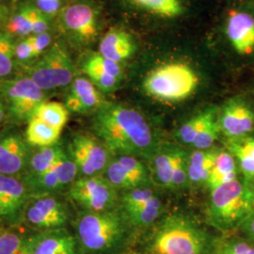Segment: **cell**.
<instances>
[{
    "instance_id": "6da1fadb",
    "label": "cell",
    "mask_w": 254,
    "mask_h": 254,
    "mask_svg": "<svg viewBox=\"0 0 254 254\" xmlns=\"http://www.w3.org/2000/svg\"><path fill=\"white\" fill-rule=\"evenodd\" d=\"M92 128L110 153L152 160L159 145L143 115L122 104L106 103L95 112Z\"/></svg>"
},
{
    "instance_id": "7a4b0ae2",
    "label": "cell",
    "mask_w": 254,
    "mask_h": 254,
    "mask_svg": "<svg viewBox=\"0 0 254 254\" xmlns=\"http://www.w3.org/2000/svg\"><path fill=\"white\" fill-rule=\"evenodd\" d=\"M206 218L220 231L239 228L254 208V186L236 178L210 190Z\"/></svg>"
},
{
    "instance_id": "3957f363",
    "label": "cell",
    "mask_w": 254,
    "mask_h": 254,
    "mask_svg": "<svg viewBox=\"0 0 254 254\" xmlns=\"http://www.w3.org/2000/svg\"><path fill=\"white\" fill-rule=\"evenodd\" d=\"M209 237L188 216L173 214L155 229L147 252L149 254H205Z\"/></svg>"
},
{
    "instance_id": "277c9868",
    "label": "cell",
    "mask_w": 254,
    "mask_h": 254,
    "mask_svg": "<svg viewBox=\"0 0 254 254\" xmlns=\"http://www.w3.org/2000/svg\"><path fill=\"white\" fill-rule=\"evenodd\" d=\"M198 84L199 77L190 65L175 62L159 65L148 73L143 90L156 100L177 103L191 96Z\"/></svg>"
},
{
    "instance_id": "5b68a950",
    "label": "cell",
    "mask_w": 254,
    "mask_h": 254,
    "mask_svg": "<svg viewBox=\"0 0 254 254\" xmlns=\"http://www.w3.org/2000/svg\"><path fill=\"white\" fill-rule=\"evenodd\" d=\"M125 215L114 210L83 214L77 222V236L85 250L105 253L122 240L126 233Z\"/></svg>"
},
{
    "instance_id": "8992f818",
    "label": "cell",
    "mask_w": 254,
    "mask_h": 254,
    "mask_svg": "<svg viewBox=\"0 0 254 254\" xmlns=\"http://www.w3.org/2000/svg\"><path fill=\"white\" fill-rule=\"evenodd\" d=\"M26 71L27 77L45 91L71 85L76 73L70 55L59 43L49 46Z\"/></svg>"
},
{
    "instance_id": "52a82bcc",
    "label": "cell",
    "mask_w": 254,
    "mask_h": 254,
    "mask_svg": "<svg viewBox=\"0 0 254 254\" xmlns=\"http://www.w3.org/2000/svg\"><path fill=\"white\" fill-rule=\"evenodd\" d=\"M58 25L63 34L76 46H91L99 33L97 11L88 3H73L61 9Z\"/></svg>"
},
{
    "instance_id": "ba28073f",
    "label": "cell",
    "mask_w": 254,
    "mask_h": 254,
    "mask_svg": "<svg viewBox=\"0 0 254 254\" xmlns=\"http://www.w3.org/2000/svg\"><path fill=\"white\" fill-rule=\"evenodd\" d=\"M70 197L89 212H103L114 207L118 193L106 177L95 175L73 182Z\"/></svg>"
},
{
    "instance_id": "9c48e42d",
    "label": "cell",
    "mask_w": 254,
    "mask_h": 254,
    "mask_svg": "<svg viewBox=\"0 0 254 254\" xmlns=\"http://www.w3.org/2000/svg\"><path fill=\"white\" fill-rule=\"evenodd\" d=\"M0 91L7 100L13 118L27 121L32 118L37 108L46 101V93L29 77L5 81Z\"/></svg>"
},
{
    "instance_id": "30bf717a",
    "label": "cell",
    "mask_w": 254,
    "mask_h": 254,
    "mask_svg": "<svg viewBox=\"0 0 254 254\" xmlns=\"http://www.w3.org/2000/svg\"><path fill=\"white\" fill-rule=\"evenodd\" d=\"M69 151L83 177L100 175L110 162L109 149L99 139L87 134L73 136Z\"/></svg>"
},
{
    "instance_id": "8fae6325",
    "label": "cell",
    "mask_w": 254,
    "mask_h": 254,
    "mask_svg": "<svg viewBox=\"0 0 254 254\" xmlns=\"http://www.w3.org/2000/svg\"><path fill=\"white\" fill-rule=\"evenodd\" d=\"M218 123L225 138L251 135L254 131V108L242 97L231 98L218 110Z\"/></svg>"
},
{
    "instance_id": "7c38bea8",
    "label": "cell",
    "mask_w": 254,
    "mask_h": 254,
    "mask_svg": "<svg viewBox=\"0 0 254 254\" xmlns=\"http://www.w3.org/2000/svg\"><path fill=\"white\" fill-rule=\"evenodd\" d=\"M26 218L34 227L45 230L58 229L67 221V211L60 200L43 196L27 206Z\"/></svg>"
},
{
    "instance_id": "4fadbf2b",
    "label": "cell",
    "mask_w": 254,
    "mask_h": 254,
    "mask_svg": "<svg viewBox=\"0 0 254 254\" xmlns=\"http://www.w3.org/2000/svg\"><path fill=\"white\" fill-rule=\"evenodd\" d=\"M27 254H77L76 242L64 229H51L27 238Z\"/></svg>"
},
{
    "instance_id": "5bb4252c",
    "label": "cell",
    "mask_w": 254,
    "mask_h": 254,
    "mask_svg": "<svg viewBox=\"0 0 254 254\" xmlns=\"http://www.w3.org/2000/svg\"><path fill=\"white\" fill-rule=\"evenodd\" d=\"M107 102L101 91L86 77H75L65 99V107L74 113L96 112Z\"/></svg>"
},
{
    "instance_id": "9a60e30c",
    "label": "cell",
    "mask_w": 254,
    "mask_h": 254,
    "mask_svg": "<svg viewBox=\"0 0 254 254\" xmlns=\"http://www.w3.org/2000/svg\"><path fill=\"white\" fill-rule=\"evenodd\" d=\"M226 35L236 53L242 56L254 51V16L241 10H232L226 23Z\"/></svg>"
},
{
    "instance_id": "2e32d148",
    "label": "cell",
    "mask_w": 254,
    "mask_h": 254,
    "mask_svg": "<svg viewBox=\"0 0 254 254\" xmlns=\"http://www.w3.org/2000/svg\"><path fill=\"white\" fill-rule=\"evenodd\" d=\"M27 146L22 136L9 133L0 136V174L12 176L27 163Z\"/></svg>"
},
{
    "instance_id": "e0dca14e",
    "label": "cell",
    "mask_w": 254,
    "mask_h": 254,
    "mask_svg": "<svg viewBox=\"0 0 254 254\" xmlns=\"http://www.w3.org/2000/svg\"><path fill=\"white\" fill-rule=\"evenodd\" d=\"M78 170L72 158L66 156L52 170L39 176H29L28 183L36 192L46 193L61 190L72 184Z\"/></svg>"
},
{
    "instance_id": "ac0fdd59",
    "label": "cell",
    "mask_w": 254,
    "mask_h": 254,
    "mask_svg": "<svg viewBox=\"0 0 254 254\" xmlns=\"http://www.w3.org/2000/svg\"><path fill=\"white\" fill-rule=\"evenodd\" d=\"M27 190L17 178L0 174V218H14L26 203Z\"/></svg>"
},
{
    "instance_id": "d6986e66",
    "label": "cell",
    "mask_w": 254,
    "mask_h": 254,
    "mask_svg": "<svg viewBox=\"0 0 254 254\" xmlns=\"http://www.w3.org/2000/svg\"><path fill=\"white\" fill-rule=\"evenodd\" d=\"M136 51V44L128 32L112 28L102 38L99 45V54L122 64L130 59Z\"/></svg>"
},
{
    "instance_id": "ffe728a7",
    "label": "cell",
    "mask_w": 254,
    "mask_h": 254,
    "mask_svg": "<svg viewBox=\"0 0 254 254\" xmlns=\"http://www.w3.org/2000/svg\"><path fill=\"white\" fill-rule=\"evenodd\" d=\"M224 144L225 149L234 155L242 178L254 186V136L226 138Z\"/></svg>"
},
{
    "instance_id": "44dd1931",
    "label": "cell",
    "mask_w": 254,
    "mask_h": 254,
    "mask_svg": "<svg viewBox=\"0 0 254 254\" xmlns=\"http://www.w3.org/2000/svg\"><path fill=\"white\" fill-rule=\"evenodd\" d=\"M181 147L173 144L159 146L152 158L153 175L155 182L164 188L172 186V176Z\"/></svg>"
},
{
    "instance_id": "7402d4cb",
    "label": "cell",
    "mask_w": 254,
    "mask_h": 254,
    "mask_svg": "<svg viewBox=\"0 0 254 254\" xmlns=\"http://www.w3.org/2000/svg\"><path fill=\"white\" fill-rule=\"evenodd\" d=\"M218 148L207 150H195L189 154L188 175L189 183L195 186L206 184L218 154Z\"/></svg>"
},
{
    "instance_id": "603a6c76",
    "label": "cell",
    "mask_w": 254,
    "mask_h": 254,
    "mask_svg": "<svg viewBox=\"0 0 254 254\" xmlns=\"http://www.w3.org/2000/svg\"><path fill=\"white\" fill-rule=\"evenodd\" d=\"M239 169L234 155L227 149H218L213 169L206 185L212 190L221 185L227 184L238 178Z\"/></svg>"
},
{
    "instance_id": "cb8c5ba5",
    "label": "cell",
    "mask_w": 254,
    "mask_h": 254,
    "mask_svg": "<svg viewBox=\"0 0 254 254\" xmlns=\"http://www.w3.org/2000/svg\"><path fill=\"white\" fill-rule=\"evenodd\" d=\"M66 156L68 155L65 154L63 146L58 143L43 147L30 158V176H39L49 172L55 166L64 160Z\"/></svg>"
},
{
    "instance_id": "d4e9b609",
    "label": "cell",
    "mask_w": 254,
    "mask_h": 254,
    "mask_svg": "<svg viewBox=\"0 0 254 254\" xmlns=\"http://www.w3.org/2000/svg\"><path fill=\"white\" fill-rule=\"evenodd\" d=\"M61 133L62 131L48 126L40 119L32 117L29 120L27 126L26 140L30 145L40 146L43 148L56 144Z\"/></svg>"
},
{
    "instance_id": "484cf974",
    "label": "cell",
    "mask_w": 254,
    "mask_h": 254,
    "mask_svg": "<svg viewBox=\"0 0 254 254\" xmlns=\"http://www.w3.org/2000/svg\"><path fill=\"white\" fill-rule=\"evenodd\" d=\"M163 209L161 200L154 195L140 207L124 214L127 220L136 227H146L153 224L160 216Z\"/></svg>"
},
{
    "instance_id": "4316f807",
    "label": "cell",
    "mask_w": 254,
    "mask_h": 254,
    "mask_svg": "<svg viewBox=\"0 0 254 254\" xmlns=\"http://www.w3.org/2000/svg\"><path fill=\"white\" fill-rule=\"evenodd\" d=\"M32 117L40 119L48 126L62 131L68 122L69 110L61 103L45 101L37 108Z\"/></svg>"
},
{
    "instance_id": "83f0119b",
    "label": "cell",
    "mask_w": 254,
    "mask_h": 254,
    "mask_svg": "<svg viewBox=\"0 0 254 254\" xmlns=\"http://www.w3.org/2000/svg\"><path fill=\"white\" fill-rule=\"evenodd\" d=\"M38 8L30 3H24L10 17L8 29L11 34L17 36L32 35L33 20Z\"/></svg>"
},
{
    "instance_id": "f1b7e54d",
    "label": "cell",
    "mask_w": 254,
    "mask_h": 254,
    "mask_svg": "<svg viewBox=\"0 0 254 254\" xmlns=\"http://www.w3.org/2000/svg\"><path fill=\"white\" fill-rule=\"evenodd\" d=\"M82 68L84 73L99 91L109 93L117 90L121 81L103 70L90 57L85 61Z\"/></svg>"
},
{
    "instance_id": "f546056e",
    "label": "cell",
    "mask_w": 254,
    "mask_h": 254,
    "mask_svg": "<svg viewBox=\"0 0 254 254\" xmlns=\"http://www.w3.org/2000/svg\"><path fill=\"white\" fill-rule=\"evenodd\" d=\"M137 7L147 11L168 18L181 15L183 6L180 0H130Z\"/></svg>"
},
{
    "instance_id": "4dcf8cb0",
    "label": "cell",
    "mask_w": 254,
    "mask_h": 254,
    "mask_svg": "<svg viewBox=\"0 0 254 254\" xmlns=\"http://www.w3.org/2000/svg\"><path fill=\"white\" fill-rule=\"evenodd\" d=\"M216 108H210L195 115L187 123H185L177 131V138L184 144L192 145L200 129L204 126L212 112Z\"/></svg>"
},
{
    "instance_id": "1f68e13d",
    "label": "cell",
    "mask_w": 254,
    "mask_h": 254,
    "mask_svg": "<svg viewBox=\"0 0 254 254\" xmlns=\"http://www.w3.org/2000/svg\"><path fill=\"white\" fill-rule=\"evenodd\" d=\"M106 172V179L116 189L130 190L138 188L127 170L121 165L118 159L110 160Z\"/></svg>"
},
{
    "instance_id": "d6a6232c",
    "label": "cell",
    "mask_w": 254,
    "mask_h": 254,
    "mask_svg": "<svg viewBox=\"0 0 254 254\" xmlns=\"http://www.w3.org/2000/svg\"><path fill=\"white\" fill-rule=\"evenodd\" d=\"M117 159L136 182L138 188L148 187L150 182L149 171L141 159L131 155H118Z\"/></svg>"
},
{
    "instance_id": "836d02e7",
    "label": "cell",
    "mask_w": 254,
    "mask_h": 254,
    "mask_svg": "<svg viewBox=\"0 0 254 254\" xmlns=\"http://www.w3.org/2000/svg\"><path fill=\"white\" fill-rule=\"evenodd\" d=\"M15 47L11 35L0 31V78L8 76L12 72Z\"/></svg>"
},
{
    "instance_id": "e575fe53",
    "label": "cell",
    "mask_w": 254,
    "mask_h": 254,
    "mask_svg": "<svg viewBox=\"0 0 254 254\" xmlns=\"http://www.w3.org/2000/svg\"><path fill=\"white\" fill-rule=\"evenodd\" d=\"M27 238L15 233L6 232L0 235V254H27Z\"/></svg>"
},
{
    "instance_id": "d590c367",
    "label": "cell",
    "mask_w": 254,
    "mask_h": 254,
    "mask_svg": "<svg viewBox=\"0 0 254 254\" xmlns=\"http://www.w3.org/2000/svg\"><path fill=\"white\" fill-rule=\"evenodd\" d=\"M188 162L189 154L184 149H182L173 169L171 189H183L189 184Z\"/></svg>"
},
{
    "instance_id": "8d00e7d4",
    "label": "cell",
    "mask_w": 254,
    "mask_h": 254,
    "mask_svg": "<svg viewBox=\"0 0 254 254\" xmlns=\"http://www.w3.org/2000/svg\"><path fill=\"white\" fill-rule=\"evenodd\" d=\"M216 254H254V243L242 239H228L218 246Z\"/></svg>"
},
{
    "instance_id": "74e56055",
    "label": "cell",
    "mask_w": 254,
    "mask_h": 254,
    "mask_svg": "<svg viewBox=\"0 0 254 254\" xmlns=\"http://www.w3.org/2000/svg\"><path fill=\"white\" fill-rule=\"evenodd\" d=\"M91 60L100 66L103 70H105L107 73H109L110 75L114 76L118 80H122L124 77V69L122 64L115 63L113 61H110L109 59L103 57L99 53H94V54L90 56Z\"/></svg>"
},
{
    "instance_id": "f35d334b",
    "label": "cell",
    "mask_w": 254,
    "mask_h": 254,
    "mask_svg": "<svg viewBox=\"0 0 254 254\" xmlns=\"http://www.w3.org/2000/svg\"><path fill=\"white\" fill-rule=\"evenodd\" d=\"M35 54L33 50V46L31 44L29 36L25 38L21 42H19L15 47V59H17L22 63H28L29 61L35 59Z\"/></svg>"
},
{
    "instance_id": "ab89813d",
    "label": "cell",
    "mask_w": 254,
    "mask_h": 254,
    "mask_svg": "<svg viewBox=\"0 0 254 254\" xmlns=\"http://www.w3.org/2000/svg\"><path fill=\"white\" fill-rule=\"evenodd\" d=\"M29 38L33 46L34 54L36 58H39L49 46H51V35L48 32L36 34V35H30Z\"/></svg>"
},
{
    "instance_id": "60d3db41",
    "label": "cell",
    "mask_w": 254,
    "mask_h": 254,
    "mask_svg": "<svg viewBox=\"0 0 254 254\" xmlns=\"http://www.w3.org/2000/svg\"><path fill=\"white\" fill-rule=\"evenodd\" d=\"M36 7L48 17L61 11L62 0H36Z\"/></svg>"
},
{
    "instance_id": "b9f144b4",
    "label": "cell",
    "mask_w": 254,
    "mask_h": 254,
    "mask_svg": "<svg viewBox=\"0 0 254 254\" xmlns=\"http://www.w3.org/2000/svg\"><path fill=\"white\" fill-rule=\"evenodd\" d=\"M49 29V17L43 13L40 9H37L32 26V35L46 33Z\"/></svg>"
},
{
    "instance_id": "7bdbcfd3",
    "label": "cell",
    "mask_w": 254,
    "mask_h": 254,
    "mask_svg": "<svg viewBox=\"0 0 254 254\" xmlns=\"http://www.w3.org/2000/svg\"><path fill=\"white\" fill-rule=\"evenodd\" d=\"M239 228L249 238V240L254 243V208Z\"/></svg>"
},
{
    "instance_id": "ee69618b",
    "label": "cell",
    "mask_w": 254,
    "mask_h": 254,
    "mask_svg": "<svg viewBox=\"0 0 254 254\" xmlns=\"http://www.w3.org/2000/svg\"><path fill=\"white\" fill-rule=\"evenodd\" d=\"M4 106H3V104L0 102V125H1V123H2V121H3V118H4Z\"/></svg>"
},
{
    "instance_id": "f6af8a7d",
    "label": "cell",
    "mask_w": 254,
    "mask_h": 254,
    "mask_svg": "<svg viewBox=\"0 0 254 254\" xmlns=\"http://www.w3.org/2000/svg\"><path fill=\"white\" fill-rule=\"evenodd\" d=\"M5 13H6V11H5V9L0 5V21L2 20V18L5 16Z\"/></svg>"
},
{
    "instance_id": "bcb514c9",
    "label": "cell",
    "mask_w": 254,
    "mask_h": 254,
    "mask_svg": "<svg viewBox=\"0 0 254 254\" xmlns=\"http://www.w3.org/2000/svg\"><path fill=\"white\" fill-rule=\"evenodd\" d=\"M0 1H5V0H0Z\"/></svg>"
}]
</instances>
